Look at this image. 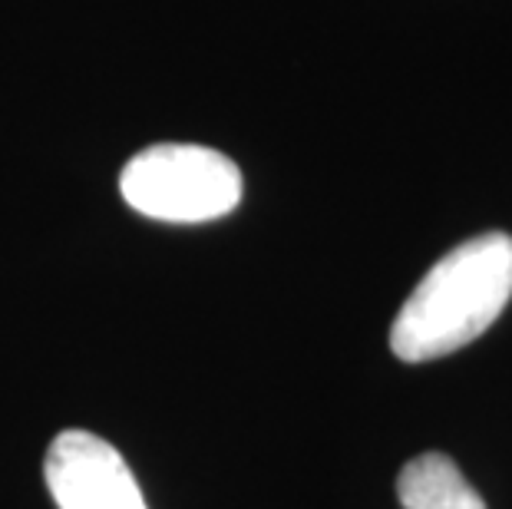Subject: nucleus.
Instances as JSON below:
<instances>
[{
	"label": "nucleus",
	"mask_w": 512,
	"mask_h": 509,
	"mask_svg": "<svg viewBox=\"0 0 512 509\" xmlns=\"http://www.w3.org/2000/svg\"><path fill=\"white\" fill-rule=\"evenodd\" d=\"M397 500L403 509H486L463 470L446 453H420L397 476Z\"/></svg>",
	"instance_id": "4"
},
{
	"label": "nucleus",
	"mask_w": 512,
	"mask_h": 509,
	"mask_svg": "<svg viewBox=\"0 0 512 509\" xmlns=\"http://www.w3.org/2000/svg\"><path fill=\"white\" fill-rule=\"evenodd\" d=\"M512 298V238L486 232L456 245L397 311L390 351L407 364L437 361L493 328Z\"/></svg>",
	"instance_id": "1"
},
{
	"label": "nucleus",
	"mask_w": 512,
	"mask_h": 509,
	"mask_svg": "<svg viewBox=\"0 0 512 509\" xmlns=\"http://www.w3.org/2000/svg\"><path fill=\"white\" fill-rule=\"evenodd\" d=\"M43 476L60 509H149L123 453L90 430H63L50 443Z\"/></svg>",
	"instance_id": "3"
},
{
	"label": "nucleus",
	"mask_w": 512,
	"mask_h": 509,
	"mask_svg": "<svg viewBox=\"0 0 512 509\" xmlns=\"http://www.w3.org/2000/svg\"><path fill=\"white\" fill-rule=\"evenodd\" d=\"M119 192L146 219L199 225L222 219L242 202V172L219 149L162 143L126 162Z\"/></svg>",
	"instance_id": "2"
}]
</instances>
